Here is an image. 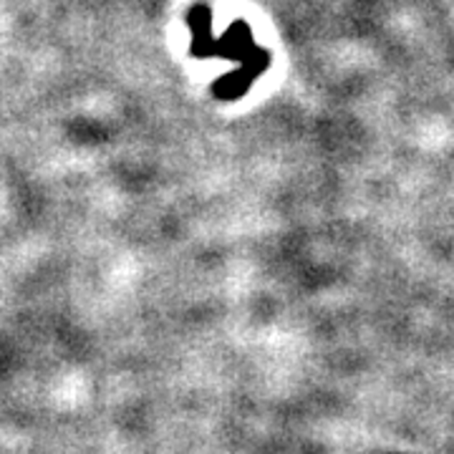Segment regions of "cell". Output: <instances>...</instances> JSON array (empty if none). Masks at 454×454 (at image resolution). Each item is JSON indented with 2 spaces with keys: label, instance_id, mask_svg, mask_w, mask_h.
Wrapping results in <instances>:
<instances>
[{
  "label": "cell",
  "instance_id": "1",
  "mask_svg": "<svg viewBox=\"0 0 454 454\" xmlns=\"http://www.w3.org/2000/svg\"><path fill=\"white\" fill-rule=\"evenodd\" d=\"M268 66H270V53L258 46L250 53V59H245L235 71H230V74L220 76L217 82L212 83V94L220 101H232V98L243 97L260 74L268 71Z\"/></svg>",
  "mask_w": 454,
  "mask_h": 454
},
{
  "label": "cell",
  "instance_id": "2",
  "mask_svg": "<svg viewBox=\"0 0 454 454\" xmlns=\"http://www.w3.org/2000/svg\"><path fill=\"white\" fill-rule=\"evenodd\" d=\"M258 49L255 41H253V31L245 20H235L230 28L225 31L223 38H215V46H212V56H223L230 61H240L250 59V53Z\"/></svg>",
  "mask_w": 454,
  "mask_h": 454
},
{
  "label": "cell",
  "instance_id": "3",
  "mask_svg": "<svg viewBox=\"0 0 454 454\" xmlns=\"http://www.w3.org/2000/svg\"><path fill=\"white\" fill-rule=\"evenodd\" d=\"M187 26L192 31V46L190 53L195 59H210L215 38H212V13L205 3H195L187 13Z\"/></svg>",
  "mask_w": 454,
  "mask_h": 454
}]
</instances>
